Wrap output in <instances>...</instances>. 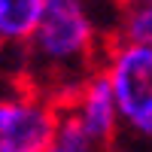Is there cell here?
Returning <instances> with one entry per match:
<instances>
[{
    "instance_id": "3",
    "label": "cell",
    "mask_w": 152,
    "mask_h": 152,
    "mask_svg": "<svg viewBox=\"0 0 152 152\" xmlns=\"http://www.w3.org/2000/svg\"><path fill=\"white\" fill-rule=\"evenodd\" d=\"M64 110L34 85L0 91V152H43L58 137Z\"/></svg>"
},
{
    "instance_id": "4",
    "label": "cell",
    "mask_w": 152,
    "mask_h": 152,
    "mask_svg": "<svg viewBox=\"0 0 152 152\" xmlns=\"http://www.w3.org/2000/svg\"><path fill=\"white\" fill-rule=\"evenodd\" d=\"M61 110H64V119H70L85 137L113 152L119 140V107L113 85L100 67L79 82V88L61 104Z\"/></svg>"
},
{
    "instance_id": "8",
    "label": "cell",
    "mask_w": 152,
    "mask_h": 152,
    "mask_svg": "<svg viewBox=\"0 0 152 152\" xmlns=\"http://www.w3.org/2000/svg\"><path fill=\"white\" fill-rule=\"evenodd\" d=\"M0 58H3V46H0Z\"/></svg>"
},
{
    "instance_id": "2",
    "label": "cell",
    "mask_w": 152,
    "mask_h": 152,
    "mask_svg": "<svg viewBox=\"0 0 152 152\" xmlns=\"http://www.w3.org/2000/svg\"><path fill=\"white\" fill-rule=\"evenodd\" d=\"M100 70L119 107V140L113 152H152V46L110 40Z\"/></svg>"
},
{
    "instance_id": "1",
    "label": "cell",
    "mask_w": 152,
    "mask_h": 152,
    "mask_svg": "<svg viewBox=\"0 0 152 152\" xmlns=\"http://www.w3.org/2000/svg\"><path fill=\"white\" fill-rule=\"evenodd\" d=\"M110 40L113 31L100 18L97 0H49L21 49L24 82L64 104L100 67Z\"/></svg>"
},
{
    "instance_id": "5",
    "label": "cell",
    "mask_w": 152,
    "mask_h": 152,
    "mask_svg": "<svg viewBox=\"0 0 152 152\" xmlns=\"http://www.w3.org/2000/svg\"><path fill=\"white\" fill-rule=\"evenodd\" d=\"M49 0H0V46L21 52Z\"/></svg>"
},
{
    "instance_id": "7",
    "label": "cell",
    "mask_w": 152,
    "mask_h": 152,
    "mask_svg": "<svg viewBox=\"0 0 152 152\" xmlns=\"http://www.w3.org/2000/svg\"><path fill=\"white\" fill-rule=\"evenodd\" d=\"M43 152H110L107 146L94 143L91 137H85L70 119L61 116V128H58V137L49 143Z\"/></svg>"
},
{
    "instance_id": "6",
    "label": "cell",
    "mask_w": 152,
    "mask_h": 152,
    "mask_svg": "<svg viewBox=\"0 0 152 152\" xmlns=\"http://www.w3.org/2000/svg\"><path fill=\"white\" fill-rule=\"evenodd\" d=\"M113 40L152 46V0H113Z\"/></svg>"
}]
</instances>
